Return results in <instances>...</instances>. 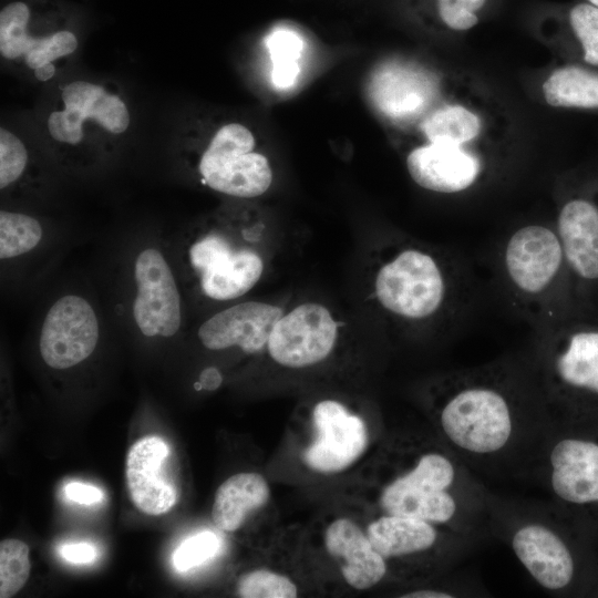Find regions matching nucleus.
Returning <instances> with one entry per match:
<instances>
[{
  "mask_svg": "<svg viewBox=\"0 0 598 598\" xmlns=\"http://www.w3.org/2000/svg\"><path fill=\"white\" fill-rule=\"evenodd\" d=\"M221 383V377L218 370L214 368L205 369L199 378V384L206 390H215Z\"/></svg>",
  "mask_w": 598,
  "mask_h": 598,
  "instance_id": "obj_36",
  "label": "nucleus"
},
{
  "mask_svg": "<svg viewBox=\"0 0 598 598\" xmlns=\"http://www.w3.org/2000/svg\"><path fill=\"white\" fill-rule=\"evenodd\" d=\"M56 105L45 120L51 141L68 150H82L86 143L102 137L114 140L131 125L130 109L111 85L90 80L65 83Z\"/></svg>",
  "mask_w": 598,
  "mask_h": 598,
  "instance_id": "obj_10",
  "label": "nucleus"
},
{
  "mask_svg": "<svg viewBox=\"0 0 598 598\" xmlns=\"http://www.w3.org/2000/svg\"><path fill=\"white\" fill-rule=\"evenodd\" d=\"M489 0H399L402 14L420 24L453 32L473 29Z\"/></svg>",
  "mask_w": 598,
  "mask_h": 598,
  "instance_id": "obj_25",
  "label": "nucleus"
},
{
  "mask_svg": "<svg viewBox=\"0 0 598 598\" xmlns=\"http://www.w3.org/2000/svg\"><path fill=\"white\" fill-rule=\"evenodd\" d=\"M316 441L306 450V464L321 473L340 472L365 451L369 442L363 420L334 400H322L312 410Z\"/></svg>",
  "mask_w": 598,
  "mask_h": 598,
  "instance_id": "obj_17",
  "label": "nucleus"
},
{
  "mask_svg": "<svg viewBox=\"0 0 598 598\" xmlns=\"http://www.w3.org/2000/svg\"><path fill=\"white\" fill-rule=\"evenodd\" d=\"M436 83L425 71L404 64H386L370 82V96L379 112L393 122L419 116L435 95Z\"/></svg>",
  "mask_w": 598,
  "mask_h": 598,
  "instance_id": "obj_21",
  "label": "nucleus"
},
{
  "mask_svg": "<svg viewBox=\"0 0 598 598\" xmlns=\"http://www.w3.org/2000/svg\"><path fill=\"white\" fill-rule=\"evenodd\" d=\"M529 475L551 504L598 534V412H553Z\"/></svg>",
  "mask_w": 598,
  "mask_h": 598,
  "instance_id": "obj_6",
  "label": "nucleus"
},
{
  "mask_svg": "<svg viewBox=\"0 0 598 598\" xmlns=\"http://www.w3.org/2000/svg\"><path fill=\"white\" fill-rule=\"evenodd\" d=\"M424 399L440 440L473 472L529 476L553 420L532 355L440 374Z\"/></svg>",
  "mask_w": 598,
  "mask_h": 598,
  "instance_id": "obj_1",
  "label": "nucleus"
},
{
  "mask_svg": "<svg viewBox=\"0 0 598 598\" xmlns=\"http://www.w3.org/2000/svg\"><path fill=\"white\" fill-rule=\"evenodd\" d=\"M171 450L159 436L135 442L126 456V484L134 505L148 515L168 512L176 503L177 488L169 474Z\"/></svg>",
  "mask_w": 598,
  "mask_h": 598,
  "instance_id": "obj_19",
  "label": "nucleus"
},
{
  "mask_svg": "<svg viewBox=\"0 0 598 598\" xmlns=\"http://www.w3.org/2000/svg\"><path fill=\"white\" fill-rule=\"evenodd\" d=\"M64 491L69 499L83 505L95 504L103 499V493L99 487L81 482L66 484Z\"/></svg>",
  "mask_w": 598,
  "mask_h": 598,
  "instance_id": "obj_34",
  "label": "nucleus"
},
{
  "mask_svg": "<svg viewBox=\"0 0 598 598\" xmlns=\"http://www.w3.org/2000/svg\"><path fill=\"white\" fill-rule=\"evenodd\" d=\"M79 47L76 34L61 27L34 22L31 7L13 1L0 12V54L37 81L52 80Z\"/></svg>",
  "mask_w": 598,
  "mask_h": 598,
  "instance_id": "obj_12",
  "label": "nucleus"
},
{
  "mask_svg": "<svg viewBox=\"0 0 598 598\" xmlns=\"http://www.w3.org/2000/svg\"><path fill=\"white\" fill-rule=\"evenodd\" d=\"M398 452L379 495L383 513L427 520L474 542L491 532L495 495L441 440Z\"/></svg>",
  "mask_w": 598,
  "mask_h": 598,
  "instance_id": "obj_2",
  "label": "nucleus"
},
{
  "mask_svg": "<svg viewBox=\"0 0 598 598\" xmlns=\"http://www.w3.org/2000/svg\"><path fill=\"white\" fill-rule=\"evenodd\" d=\"M132 318L147 338H172L183 323L181 291L173 268L155 246L142 248L132 268Z\"/></svg>",
  "mask_w": 598,
  "mask_h": 598,
  "instance_id": "obj_14",
  "label": "nucleus"
},
{
  "mask_svg": "<svg viewBox=\"0 0 598 598\" xmlns=\"http://www.w3.org/2000/svg\"><path fill=\"white\" fill-rule=\"evenodd\" d=\"M372 291L388 316L411 326L451 319L460 313L466 293L458 264L415 243L392 247L382 257Z\"/></svg>",
  "mask_w": 598,
  "mask_h": 598,
  "instance_id": "obj_5",
  "label": "nucleus"
},
{
  "mask_svg": "<svg viewBox=\"0 0 598 598\" xmlns=\"http://www.w3.org/2000/svg\"><path fill=\"white\" fill-rule=\"evenodd\" d=\"M565 22L580 48L582 62L598 68V8L587 1L576 3L565 13Z\"/></svg>",
  "mask_w": 598,
  "mask_h": 598,
  "instance_id": "obj_30",
  "label": "nucleus"
},
{
  "mask_svg": "<svg viewBox=\"0 0 598 598\" xmlns=\"http://www.w3.org/2000/svg\"><path fill=\"white\" fill-rule=\"evenodd\" d=\"M270 489L258 473H238L228 477L216 491L212 509L214 524L221 530L235 532L247 515L262 507Z\"/></svg>",
  "mask_w": 598,
  "mask_h": 598,
  "instance_id": "obj_23",
  "label": "nucleus"
},
{
  "mask_svg": "<svg viewBox=\"0 0 598 598\" xmlns=\"http://www.w3.org/2000/svg\"><path fill=\"white\" fill-rule=\"evenodd\" d=\"M558 207L555 229L574 282L580 316L591 315L598 296V184L580 185Z\"/></svg>",
  "mask_w": 598,
  "mask_h": 598,
  "instance_id": "obj_11",
  "label": "nucleus"
},
{
  "mask_svg": "<svg viewBox=\"0 0 598 598\" xmlns=\"http://www.w3.org/2000/svg\"><path fill=\"white\" fill-rule=\"evenodd\" d=\"M195 169L203 185L238 199L264 195L274 179L254 132L235 121L215 127L195 157Z\"/></svg>",
  "mask_w": 598,
  "mask_h": 598,
  "instance_id": "obj_9",
  "label": "nucleus"
},
{
  "mask_svg": "<svg viewBox=\"0 0 598 598\" xmlns=\"http://www.w3.org/2000/svg\"><path fill=\"white\" fill-rule=\"evenodd\" d=\"M28 545L16 538L0 543V597H13L30 576Z\"/></svg>",
  "mask_w": 598,
  "mask_h": 598,
  "instance_id": "obj_29",
  "label": "nucleus"
},
{
  "mask_svg": "<svg viewBox=\"0 0 598 598\" xmlns=\"http://www.w3.org/2000/svg\"><path fill=\"white\" fill-rule=\"evenodd\" d=\"M532 359L553 412H598V322L590 315L538 331Z\"/></svg>",
  "mask_w": 598,
  "mask_h": 598,
  "instance_id": "obj_7",
  "label": "nucleus"
},
{
  "mask_svg": "<svg viewBox=\"0 0 598 598\" xmlns=\"http://www.w3.org/2000/svg\"><path fill=\"white\" fill-rule=\"evenodd\" d=\"M499 272L511 302L537 332L580 316L554 224L529 223L512 231L501 248Z\"/></svg>",
  "mask_w": 598,
  "mask_h": 598,
  "instance_id": "obj_4",
  "label": "nucleus"
},
{
  "mask_svg": "<svg viewBox=\"0 0 598 598\" xmlns=\"http://www.w3.org/2000/svg\"><path fill=\"white\" fill-rule=\"evenodd\" d=\"M285 309L275 303L241 301L206 319L197 336L208 350L238 348L252 354L267 348L271 330Z\"/></svg>",
  "mask_w": 598,
  "mask_h": 598,
  "instance_id": "obj_18",
  "label": "nucleus"
},
{
  "mask_svg": "<svg viewBox=\"0 0 598 598\" xmlns=\"http://www.w3.org/2000/svg\"><path fill=\"white\" fill-rule=\"evenodd\" d=\"M237 594L243 598H295L298 590L288 577L258 569L239 578Z\"/></svg>",
  "mask_w": 598,
  "mask_h": 598,
  "instance_id": "obj_32",
  "label": "nucleus"
},
{
  "mask_svg": "<svg viewBox=\"0 0 598 598\" xmlns=\"http://www.w3.org/2000/svg\"><path fill=\"white\" fill-rule=\"evenodd\" d=\"M339 328L330 309L319 302L306 301L285 310L271 330L266 349L282 367H311L332 352Z\"/></svg>",
  "mask_w": 598,
  "mask_h": 598,
  "instance_id": "obj_16",
  "label": "nucleus"
},
{
  "mask_svg": "<svg viewBox=\"0 0 598 598\" xmlns=\"http://www.w3.org/2000/svg\"><path fill=\"white\" fill-rule=\"evenodd\" d=\"M60 555L73 564H87L95 559L96 551L89 543H72L61 546Z\"/></svg>",
  "mask_w": 598,
  "mask_h": 598,
  "instance_id": "obj_35",
  "label": "nucleus"
},
{
  "mask_svg": "<svg viewBox=\"0 0 598 598\" xmlns=\"http://www.w3.org/2000/svg\"><path fill=\"white\" fill-rule=\"evenodd\" d=\"M324 543L343 578L355 589L371 588L388 574L386 560L373 548L367 533L348 518H338L328 526Z\"/></svg>",
  "mask_w": 598,
  "mask_h": 598,
  "instance_id": "obj_22",
  "label": "nucleus"
},
{
  "mask_svg": "<svg viewBox=\"0 0 598 598\" xmlns=\"http://www.w3.org/2000/svg\"><path fill=\"white\" fill-rule=\"evenodd\" d=\"M373 548L388 561L424 560L431 567H448L476 543L427 520L385 514L367 527Z\"/></svg>",
  "mask_w": 598,
  "mask_h": 598,
  "instance_id": "obj_13",
  "label": "nucleus"
},
{
  "mask_svg": "<svg viewBox=\"0 0 598 598\" xmlns=\"http://www.w3.org/2000/svg\"><path fill=\"white\" fill-rule=\"evenodd\" d=\"M220 221L203 228L187 246V264L200 292L228 301L243 297L261 279L265 256L250 229Z\"/></svg>",
  "mask_w": 598,
  "mask_h": 598,
  "instance_id": "obj_8",
  "label": "nucleus"
},
{
  "mask_svg": "<svg viewBox=\"0 0 598 598\" xmlns=\"http://www.w3.org/2000/svg\"><path fill=\"white\" fill-rule=\"evenodd\" d=\"M30 165L24 142L7 127L0 128V188L7 192L17 186Z\"/></svg>",
  "mask_w": 598,
  "mask_h": 598,
  "instance_id": "obj_31",
  "label": "nucleus"
},
{
  "mask_svg": "<svg viewBox=\"0 0 598 598\" xmlns=\"http://www.w3.org/2000/svg\"><path fill=\"white\" fill-rule=\"evenodd\" d=\"M271 61V82L275 87L292 86L300 73V59L305 42L301 34L288 25H276L265 37Z\"/></svg>",
  "mask_w": 598,
  "mask_h": 598,
  "instance_id": "obj_27",
  "label": "nucleus"
},
{
  "mask_svg": "<svg viewBox=\"0 0 598 598\" xmlns=\"http://www.w3.org/2000/svg\"><path fill=\"white\" fill-rule=\"evenodd\" d=\"M101 336V322L92 302L70 292L56 298L40 327L39 349L44 363L66 370L86 360Z\"/></svg>",
  "mask_w": 598,
  "mask_h": 598,
  "instance_id": "obj_15",
  "label": "nucleus"
},
{
  "mask_svg": "<svg viewBox=\"0 0 598 598\" xmlns=\"http://www.w3.org/2000/svg\"><path fill=\"white\" fill-rule=\"evenodd\" d=\"M545 102L558 109L598 110V68L566 64L543 82Z\"/></svg>",
  "mask_w": 598,
  "mask_h": 598,
  "instance_id": "obj_24",
  "label": "nucleus"
},
{
  "mask_svg": "<svg viewBox=\"0 0 598 598\" xmlns=\"http://www.w3.org/2000/svg\"><path fill=\"white\" fill-rule=\"evenodd\" d=\"M491 532L509 546L527 574L556 596L591 594L598 580L594 530L556 507L494 496Z\"/></svg>",
  "mask_w": 598,
  "mask_h": 598,
  "instance_id": "obj_3",
  "label": "nucleus"
},
{
  "mask_svg": "<svg viewBox=\"0 0 598 598\" xmlns=\"http://www.w3.org/2000/svg\"><path fill=\"white\" fill-rule=\"evenodd\" d=\"M420 127L426 142L463 146L480 135L482 122L462 104H444L427 114Z\"/></svg>",
  "mask_w": 598,
  "mask_h": 598,
  "instance_id": "obj_26",
  "label": "nucleus"
},
{
  "mask_svg": "<svg viewBox=\"0 0 598 598\" xmlns=\"http://www.w3.org/2000/svg\"><path fill=\"white\" fill-rule=\"evenodd\" d=\"M43 237V226L34 216L22 212L1 209L0 258L2 262L30 254L39 247Z\"/></svg>",
  "mask_w": 598,
  "mask_h": 598,
  "instance_id": "obj_28",
  "label": "nucleus"
},
{
  "mask_svg": "<svg viewBox=\"0 0 598 598\" xmlns=\"http://www.w3.org/2000/svg\"><path fill=\"white\" fill-rule=\"evenodd\" d=\"M591 595L598 596V580H597V582H596V585H595V587H594V589L591 591Z\"/></svg>",
  "mask_w": 598,
  "mask_h": 598,
  "instance_id": "obj_37",
  "label": "nucleus"
},
{
  "mask_svg": "<svg viewBox=\"0 0 598 598\" xmlns=\"http://www.w3.org/2000/svg\"><path fill=\"white\" fill-rule=\"evenodd\" d=\"M219 549V538L212 530H203L185 539L173 554L174 567L186 571L213 558Z\"/></svg>",
  "mask_w": 598,
  "mask_h": 598,
  "instance_id": "obj_33",
  "label": "nucleus"
},
{
  "mask_svg": "<svg viewBox=\"0 0 598 598\" xmlns=\"http://www.w3.org/2000/svg\"><path fill=\"white\" fill-rule=\"evenodd\" d=\"M586 1L598 8V0H586Z\"/></svg>",
  "mask_w": 598,
  "mask_h": 598,
  "instance_id": "obj_38",
  "label": "nucleus"
},
{
  "mask_svg": "<svg viewBox=\"0 0 598 598\" xmlns=\"http://www.w3.org/2000/svg\"><path fill=\"white\" fill-rule=\"evenodd\" d=\"M412 181L423 189L456 194L470 189L482 173L481 159L463 146L426 142L405 158Z\"/></svg>",
  "mask_w": 598,
  "mask_h": 598,
  "instance_id": "obj_20",
  "label": "nucleus"
}]
</instances>
